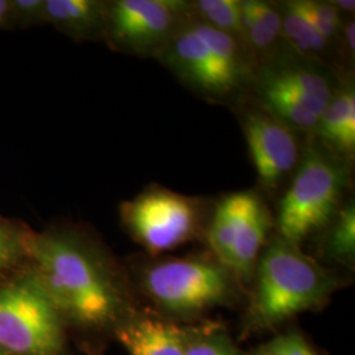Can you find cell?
<instances>
[{"mask_svg": "<svg viewBox=\"0 0 355 355\" xmlns=\"http://www.w3.org/2000/svg\"><path fill=\"white\" fill-rule=\"evenodd\" d=\"M28 267L46 292L64 329L99 353L145 306L127 266L94 230L55 224L33 232Z\"/></svg>", "mask_w": 355, "mask_h": 355, "instance_id": "6da1fadb", "label": "cell"}, {"mask_svg": "<svg viewBox=\"0 0 355 355\" xmlns=\"http://www.w3.org/2000/svg\"><path fill=\"white\" fill-rule=\"evenodd\" d=\"M346 279L336 268L305 254L299 245L272 233L246 292L242 340L279 329L305 312L322 309Z\"/></svg>", "mask_w": 355, "mask_h": 355, "instance_id": "7a4b0ae2", "label": "cell"}, {"mask_svg": "<svg viewBox=\"0 0 355 355\" xmlns=\"http://www.w3.org/2000/svg\"><path fill=\"white\" fill-rule=\"evenodd\" d=\"M146 308L178 324H193L217 308L236 305L246 293L236 274L211 253L149 257L127 266Z\"/></svg>", "mask_w": 355, "mask_h": 355, "instance_id": "3957f363", "label": "cell"}, {"mask_svg": "<svg viewBox=\"0 0 355 355\" xmlns=\"http://www.w3.org/2000/svg\"><path fill=\"white\" fill-rule=\"evenodd\" d=\"M155 60L204 101L239 104L250 92L257 66L239 40L192 13Z\"/></svg>", "mask_w": 355, "mask_h": 355, "instance_id": "277c9868", "label": "cell"}, {"mask_svg": "<svg viewBox=\"0 0 355 355\" xmlns=\"http://www.w3.org/2000/svg\"><path fill=\"white\" fill-rule=\"evenodd\" d=\"M349 162L309 139L274 217L275 234L302 246L329 224L350 187Z\"/></svg>", "mask_w": 355, "mask_h": 355, "instance_id": "5b68a950", "label": "cell"}, {"mask_svg": "<svg viewBox=\"0 0 355 355\" xmlns=\"http://www.w3.org/2000/svg\"><path fill=\"white\" fill-rule=\"evenodd\" d=\"M340 76L327 64L306 61L287 49L255 70L253 102L309 137L328 107Z\"/></svg>", "mask_w": 355, "mask_h": 355, "instance_id": "8992f818", "label": "cell"}, {"mask_svg": "<svg viewBox=\"0 0 355 355\" xmlns=\"http://www.w3.org/2000/svg\"><path fill=\"white\" fill-rule=\"evenodd\" d=\"M120 221L128 236L149 257H161L189 242L204 239L209 204L158 184L148 186L120 204Z\"/></svg>", "mask_w": 355, "mask_h": 355, "instance_id": "52a82bcc", "label": "cell"}, {"mask_svg": "<svg viewBox=\"0 0 355 355\" xmlns=\"http://www.w3.org/2000/svg\"><path fill=\"white\" fill-rule=\"evenodd\" d=\"M0 347L15 355H67V331L26 265L0 279Z\"/></svg>", "mask_w": 355, "mask_h": 355, "instance_id": "ba28073f", "label": "cell"}, {"mask_svg": "<svg viewBox=\"0 0 355 355\" xmlns=\"http://www.w3.org/2000/svg\"><path fill=\"white\" fill-rule=\"evenodd\" d=\"M190 15L187 0H107L103 42L117 53L155 60Z\"/></svg>", "mask_w": 355, "mask_h": 355, "instance_id": "9c48e42d", "label": "cell"}, {"mask_svg": "<svg viewBox=\"0 0 355 355\" xmlns=\"http://www.w3.org/2000/svg\"><path fill=\"white\" fill-rule=\"evenodd\" d=\"M237 110L258 180L263 190L272 193L291 177L300 161L303 148L297 133L253 101H242Z\"/></svg>", "mask_w": 355, "mask_h": 355, "instance_id": "30bf717a", "label": "cell"}, {"mask_svg": "<svg viewBox=\"0 0 355 355\" xmlns=\"http://www.w3.org/2000/svg\"><path fill=\"white\" fill-rule=\"evenodd\" d=\"M114 341L121 343L129 355H184L186 325L144 306L119 330Z\"/></svg>", "mask_w": 355, "mask_h": 355, "instance_id": "8fae6325", "label": "cell"}, {"mask_svg": "<svg viewBox=\"0 0 355 355\" xmlns=\"http://www.w3.org/2000/svg\"><path fill=\"white\" fill-rule=\"evenodd\" d=\"M328 152L353 164L355 155V86L350 74L340 78L331 101L309 137Z\"/></svg>", "mask_w": 355, "mask_h": 355, "instance_id": "7c38bea8", "label": "cell"}, {"mask_svg": "<svg viewBox=\"0 0 355 355\" xmlns=\"http://www.w3.org/2000/svg\"><path fill=\"white\" fill-rule=\"evenodd\" d=\"M261 198L257 191H239L224 195L212 207L203 240L209 253L224 265L229 267L234 239Z\"/></svg>", "mask_w": 355, "mask_h": 355, "instance_id": "4fadbf2b", "label": "cell"}, {"mask_svg": "<svg viewBox=\"0 0 355 355\" xmlns=\"http://www.w3.org/2000/svg\"><path fill=\"white\" fill-rule=\"evenodd\" d=\"M243 44L258 67L286 51L277 3L241 0Z\"/></svg>", "mask_w": 355, "mask_h": 355, "instance_id": "5bb4252c", "label": "cell"}, {"mask_svg": "<svg viewBox=\"0 0 355 355\" xmlns=\"http://www.w3.org/2000/svg\"><path fill=\"white\" fill-rule=\"evenodd\" d=\"M107 0H45V26L76 42L103 41Z\"/></svg>", "mask_w": 355, "mask_h": 355, "instance_id": "9a60e30c", "label": "cell"}, {"mask_svg": "<svg viewBox=\"0 0 355 355\" xmlns=\"http://www.w3.org/2000/svg\"><path fill=\"white\" fill-rule=\"evenodd\" d=\"M282 17V36L287 51L306 61L330 66L333 49L321 36L296 0L277 3Z\"/></svg>", "mask_w": 355, "mask_h": 355, "instance_id": "2e32d148", "label": "cell"}, {"mask_svg": "<svg viewBox=\"0 0 355 355\" xmlns=\"http://www.w3.org/2000/svg\"><path fill=\"white\" fill-rule=\"evenodd\" d=\"M318 255L333 266L353 270L355 265V202L346 199L329 224L318 234Z\"/></svg>", "mask_w": 355, "mask_h": 355, "instance_id": "e0dca14e", "label": "cell"}, {"mask_svg": "<svg viewBox=\"0 0 355 355\" xmlns=\"http://www.w3.org/2000/svg\"><path fill=\"white\" fill-rule=\"evenodd\" d=\"M184 355H249L218 321L200 320L186 324Z\"/></svg>", "mask_w": 355, "mask_h": 355, "instance_id": "ac0fdd59", "label": "cell"}, {"mask_svg": "<svg viewBox=\"0 0 355 355\" xmlns=\"http://www.w3.org/2000/svg\"><path fill=\"white\" fill-rule=\"evenodd\" d=\"M33 232L23 221L0 215V279L28 265Z\"/></svg>", "mask_w": 355, "mask_h": 355, "instance_id": "d6986e66", "label": "cell"}, {"mask_svg": "<svg viewBox=\"0 0 355 355\" xmlns=\"http://www.w3.org/2000/svg\"><path fill=\"white\" fill-rule=\"evenodd\" d=\"M191 13L200 21L239 40L243 44L241 0H195Z\"/></svg>", "mask_w": 355, "mask_h": 355, "instance_id": "ffe728a7", "label": "cell"}, {"mask_svg": "<svg viewBox=\"0 0 355 355\" xmlns=\"http://www.w3.org/2000/svg\"><path fill=\"white\" fill-rule=\"evenodd\" d=\"M296 4L321 33V36L328 41L334 51L343 21L347 16H343L330 1L296 0Z\"/></svg>", "mask_w": 355, "mask_h": 355, "instance_id": "44dd1931", "label": "cell"}, {"mask_svg": "<svg viewBox=\"0 0 355 355\" xmlns=\"http://www.w3.org/2000/svg\"><path fill=\"white\" fill-rule=\"evenodd\" d=\"M249 355H318L315 347L308 343L304 334L291 329L274 336L267 343L259 345Z\"/></svg>", "mask_w": 355, "mask_h": 355, "instance_id": "7402d4cb", "label": "cell"}, {"mask_svg": "<svg viewBox=\"0 0 355 355\" xmlns=\"http://www.w3.org/2000/svg\"><path fill=\"white\" fill-rule=\"evenodd\" d=\"M45 0H10L11 29L45 26Z\"/></svg>", "mask_w": 355, "mask_h": 355, "instance_id": "603a6c76", "label": "cell"}, {"mask_svg": "<svg viewBox=\"0 0 355 355\" xmlns=\"http://www.w3.org/2000/svg\"><path fill=\"white\" fill-rule=\"evenodd\" d=\"M334 51L338 53L341 64L350 69V64L354 62L355 55V21L354 16H347L343 21V29L336 42Z\"/></svg>", "mask_w": 355, "mask_h": 355, "instance_id": "cb8c5ba5", "label": "cell"}, {"mask_svg": "<svg viewBox=\"0 0 355 355\" xmlns=\"http://www.w3.org/2000/svg\"><path fill=\"white\" fill-rule=\"evenodd\" d=\"M10 0H0V31H10Z\"/></svg>", "mask_w": 355, "mask_h": 355, "instance_id": "d4e9b609", "label": "cell"}, {"mask_svg": "<svg viewBox=\"0 0 355 355\" xmlns=\"http://www.w3.org/2000/svg\"><path fill=\"white\" fill-rule=\"evenodd\" d=\"M330 3L343 13V16H354V0H330Z\"/></svg>", "mask_w": 355, "mask_h": 355, "instance_id": "484cf974", "label": "cell"}, {"mask_svg": "<svg viewBox=\"0 0 355 355\" xmlns=\"http://www.w3.org/2000/svg\"><path fill=\"white\" fill-rule=\"evenodd\" d=\"M0 355H15L12 353H8V352H6V350H3L1 347H0Z\"/></svg>", "mask_w": 355, "mask_h": 355, "instance_id": "4316f807", "label": "cell"}]
</instances>
